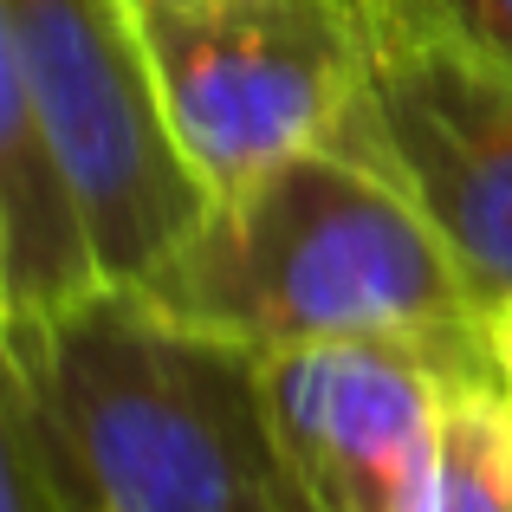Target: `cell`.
<instances>
[{"label": "cell", "mask_w": 512, "mask_h": 512, "mask_svg": "<svg viewBox=\"0 0 512 512\" xmlns=\"http://www.w3.org/2000/svg\"><path fill=\"white\" fill-rule=\"evenodd\" d=\"M487 338H493V370H500V383H506V396H512V299L493 305Z\"/></svg>", "instance_id": "11"}, {"label": "cell", "mask_w": 512, "mask_h": 512, "mask_svg": "<svg viewBox=\"0 0 512 512\" xmlns=\"http://www.w3.org/2000/svg\"><path fill=\"white\" fill-rule=\"evenodd\" d=\"M435 512H512V396L493 363L448 376Z\"/></svg>", "instance_id": "8"}, {"label": "cell", "mask_w": 512, "mask_h": 512, "mask_svg": "<svg viewBox=\"0 0 512 512\" xmlns=\"http://www.w3.org/2000/svg\"><path fill=\"white\" fill-rule=\"evenodd\" d=\"M169 124L221 195L338 150L363 98L357 0H137Z\"/></svg>", "instance_id": "5"}, {"label": "cell", "mask_w": 512, "mask_h": 512, "mask_svg": "<svg viewBox=\"0 0 512 512\" xmlns=\"http://www.w3.org/2000/svg\"><path fill=\"white\" fill-rule=\"evenodd\" d=\"M396 7H415L428 20L454 26V33H467V39H480V46L512 59V0H396Z\"/></svg>", "instance_id": "10"}, {"label": "cell", "mask_w": 512, "mask_h": 512, "mask_svg": "<svg viewBox=\"0 0 512 512\" xmlns=\"http://www.w3.org/2000/svg\"><path fill=\"white\" fill-rule=\"evenodd\" d=\"M0 72L33 98L104 273L137 286L214 201L169 124L137 0H0Z\"/></svg>", "instance_id": "3"}, {"label": "cell", "mask_w": 512, "mask_h": 512, "mask_svg": "<svg viewBox=\"0 0 512 512\" xmlns=\"http://www.w3.org/2000/svg\"><path fill=\"white\" fill-rule=\"evenodd\" d=\"M104 286L117 279L98 260L72 175L26 85L0 72V318L7 331H39Z\"/></svg>", "instance_id": "7"}, {"label": "cell", "mask_w": 512, "mask_h": 512, "mask_svg": "<svg viewBox=\"0 0 512 512\" xmlns=\"http://www.w3.org/2000/svg\"><path fill=\"white\" fill-rule=\"evenodd\" d=\"M72 512H318L286 461L266 357L104 286L7 331V383Z\"/></svg>", "instance_id": "1"}, {"label": "cell", "mask_w": 512, "mask_h": 512, "mask_svg": "<svg viewBox=\"0 0 512 512\" xmlns=\"http://www.w3.org/2000/svg\"><path fill=\"white\" fill-rule=\"evenodd\" d=\"M363 13V98L338 150L448 240L480 312L512 299V59L396 0Z\"/></svg>", "instance_id": "4"}, {"label": "cell", "mask_w": 512, "mask_h": 512, "mask_svg": "<svg viewBox=\"0 0 512 512\" xmlns=\"http://www.w3.org/2000/svg\"><path fill=\"white\" fill-rule=\"evenodd\" d=\"M156 312L260 357L305 344L402 338L493 363L487 312L428 214L344 150L221 188L195 234L137 279Z\"/></svg>", "instance_id": "2"}, {"label": "cell", "mask_w": 512, "mask_h": 512, "mask_svg": "<svg viewBox=\"0 0 512 512\" xmlns=\"http://www.w3.org/2000/svg\"><path fill=\"white\" fill-rule=\"evenodd\" d=\"M0 512H72L13 396H0Z\"/></svg>", "instance_id": "9"}, {"label": "cell", "mask_w": 512, "mask_h": 512, "mask_svg": "<svg viewBox=\"0 0 512 512\" xmlns=\"http://www.w3.org/2000/svg\"><path fill=\"white\" fill-rule=\"evenodd\" d=\"M487 370L428 344L350 338L266 357L286 461L318 512H435L448 376Z\"/></svg>", "instance_id": "6"}]
</instances>
